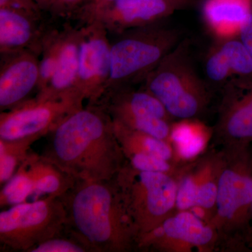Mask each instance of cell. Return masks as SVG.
I'll return each mask as SVG.
<instances>
[{
    "instance_id": "obj_1",
    "label": "cell",
    "mask_w": 252,
    "mask_h": 252,
    "mask_svg": "<svg viewBox=\"0 0 252 252\" xmlns=\"http://www.w3.org/2000/svg\"><path fill=\"white\" fill-rule=\"evenodd\" d=\"M43 155L76 180H112L127 162L114 121L99 103L72 113L51 133Z\"/></svg>"
},
{
    "instance_id": "obj_2",
    "label": "cell",
    "mask_w": 252,
    "mask_h": 252,
    "mask_svg": "<svg viewBox=\"0 0 252 252\" xmlns=\"http://www.w3.org/2000/svg\"><path fill=\"white\" fill-rule=\"evenodd\" d=\"M65 231L90 252L137 251L139 234L115 181L77 180L63 195Z\"/></svg>"
},
{
    "instance_id": "obj_3",
    "label": "cell",
    "mask_w": 252,
    "mask_h": 252,
    "mask_svg": "<svg viewBox=\"0 0 252 252\" xmlns=\"http://www.w3.org/2000/svg\"><path fill=\"white\" fill-rule=\"evenodd\" d=\"M223 149L226 160L219 182L216 211L208 224L216 232L217 252H250L252 146Z\"/></svg>"
},
{
    "instance_id": "obj_4",
    "label": "cell",
    "mask_w": 252,
    "mask_h": 252,
    "mask_svg": "<svg viewBox=\"0 0 252 252\" xmlns=\"http://www.w3.org/2000/svg\"><path fill=\"white\" fill-rule=\"evenodd\" d=\"M142 87L161 102L175 121H203L215 98V91L194 67L185 39L147 76Z\"/></svg>"
},
{
    "instance_id": "obj_5",
    "label": "cell",
    "mask_w": 252,
    "mask_h": 252,
    "mask_svg": "<svg viewBox=\"0 0 252 252\" xmlns=\"http://www.w3.org/2000/svg\"><path fill=\"white\" fill-rule=\"evenodd\" d=\"M116 35L117 39L111 42L110 77L105 93L143 84L147 76L183 39L180 31L162 23Z\"/></svg>"
},
{
    "instance_id": "obj_6",
    "label": "cell",
    "mask_w": 252,
    "mask_h": 252,
    "mask_svg": "<svg viewBox=\"0 0 252 252\" xmlns=\"http://www.w3.org/2000/svg\"><path fill=\"white\" fill-rule=\"evenodd\" d=\"M114 181L139 239L177 211L178 182L175 176L138 170L127 162Z\"/></svg>"
},
{
    "instance_id": "obj_7",
    "label": "cell",
    "mask_w": 252,
    "mask_h": 252,
    "mask_svg": "<svg viewBox=\"0 0 252 252\" xmlns=\"http://www.w3.org/2000/svg\"><path fill=\"white\" fill-rule=\"evenodd\" d=\"M67 213L61 197L47 195L0 213V243L15 252L33 248L65 232Z\"/></svg>"
},
{
    "instance_id": "obj_8",
    "label": "cell",
    "mask_w": 252,
    "mask_h": 252,
    "mask_svg": "<svg viewBox=\"0 0 252 252\" xmlns=\"http://www.w3.org/2000/svg\"><path fill=\"white\" fill-rule=\"evenodd\" d=\"M77 91L58 94H37L0 114V138L16 140L48 135L72 113L84 107Z\"/></svg>"
},
{
    "instance_id": "obj_9",
    "label": "cell",
    "mask_w": 252,
    "mask_h": 252,
    "mask_svg": "<svg viewBox=\"0 0 252 252\" xmlns=\"http://www.w3.org/2000/svg\"><path fill=\"white\" fill-rule=\"evenodd\" d=\"M201 0H117L102 4L86 2L74 18L80 23L97 21L109 34L162 23L175 12L188 9Z\"/></svg>"
},
{
    "instance_id": "obj_10",
    "label": "cell",
    "mask_w": 252,
    "mask_h": 252,
    "mask_svg": "<svg viewBox=\"0 0 252 252\" xmlns=\"http://www.w3.org/2000/svg\"><path fill=\"white\" fill-rule=\"evenodd\" d=\"M224 149L211 145L186 162L177 177V211L190 210L207 223L216 211L219 182L225 166Z\"/></svg>"
},
{
    "instance_id": "obj_11",
    "label": "cell",
    "mask_w": 252,
    "mask_h": 252,
    "mask_svg": "<svg viewBox=\"0 0 252 252\" xmlns=\"http://www.w3.org/2000/svg\"><path fill=\"white\" fill-rule=\"evenodd\" d=\"M102 104L113 120L133 130L170 141L175 119L149 91L135 86L107 91L97 102Z\"/></svg>"
},
{
    "instance_id": "obj_12",
    "label": "cell",
    "mask_w": 252,
    "mask_h": 252,
    "mask_svg": "<svg viewBox=\"0 0 252 252\" xmlns=\"http://www.w3.org/2000/svg\"><path fill=\"white\" fill-rule=\"evenodd\" d=\"M216 232L190 210L176 211L157 228L141 236L137 251L217 252Z\"/></svg>"
},
{
    "instance_id": "obj_13",
    "label": "cell",
    "mask_w": 252,
    "mask_h": 252,
    "mask_svg": "<svg viewBox=\"0 0 252 252\" xmlns=\"http://www.w3.org/2000/svg\"><path fill=\"white\" fill-rule=\"evenodd\" d=\"M211 145L225 149L252 146V81L235 79L220 90Z\"/></svg>"
},
{
    "instance_id": "obj_14",
    "label": "cell",
    "mask_w": 252,
    "mask_h": 252,
    "mask_svg": "<svg viewBox=\"0 0 252 252\" xmlns=\"http://www.w3.org/2000/svg\"><path fill=\"white\" fill-rule=\"evenodd\" d=\"M80 24V56L76 89L88 103H97L105 93L110 77L109 34L97 21Z\"/></svg>"
},
{
    "instance_id": "obj_15",
    "label": "cell",
    "mask_w": 252,
    "mask_h": 252,
    "mask_svg": "<svg viewBox=\"0 0 252 252\" xmlns=\"http://www.w3.org/2000/svg\"><path fill=\"white\" fill-rule=\"evenodd\" d=\"M1 55L0 109L14 108L32 98L39 87L40 56L31 50Z\"/></svg>"
},
{
    "instance_id": "obj_16",
    "label": "cell",
    "mask_w": 252,
    "mask_h": 252,
    "mask_svg": "<svg viewBox=\"0 0 252 252\" xmlns=\"http://www.w3.org/2000/svg\"><path fill=\"white\" fill-rule=\"evenodd\" d=\"M51 26L44 17L0 8V54L31 50L40 56Z\"/></svg>"
},
{
    "instance_id": "obj_17",
    "label": "cell",
    "mask_w": 252,
    "mask_h": 252,
    "mask_svg": "<svg viewBox=\"0 0 252 252\" xmlns=\"http://www.w3.org/2000/svg\"><path fill=\"white\" fill-rule=\"evenodd\" d=\"M252 14V0H204L202 15L207 30L217 41L238 38Z\"/></svg>"
},
{
    "instance_id": "obj_18",
    "label": "cell",
    "mask_w": 252,
    "mask_h": 252,
    "mask_svg": "<svg viewBox=\"0 0 252 252\" xmlns=\"http://www.w3.org/2000/svg\"><path fill=\"white\" fill-rule=\"evenodd\" d=\"M81 41V25L74 27L64 23L54 75L47 89L37 94H58L77 91Z\"/></svg>"
},
{
    "instance_id": "obj_19",
    "label": "cell",
    "mask_w": 252,
    "mask_h": 252,
    "mask_svg": "<svg viewBox=\"0 0 252 252\" xmlns=\"http://www.w3.org/2000/svg\"><path fill=\"white\" fill-rule=\"evenodd\" d=\"M16 171L24 176L33 193L62 197L77 181L49 158L32 152Z\"/></svg>"
},
{
    "instance_id": "obj_20",
    "label": "cell",
    "mask_w": 252,
    "mask_h": 252,
    "mask_svg": "<svg viewBox=\"0 0 252 252\" xmlns=\"http://www.w3.org/2000/svg\"><path fill=\"white\" fill-rule=\"evenodd\" d=\"M114 124L118 140L127 160L134 156L143 155L161 158L176 163L187 162L181 157L172 142L133 130L116 121Z\"/></svg>"
},
{
    "instance_id": "obj_21",
    "label": "cell",
    "mask_w": 252,
    "mask_h": 252,
    "mask_svg": "<svg viewBox=\"0 0 252 252\" xmlns=\"http://www.w3.org/2000/svg\"><path fill=\"white\" fill-rule=\"evenodd\" d=\"M41 136H30L16 140L0 138V184L4 185L31 153V146Z\"/></svg>"
},
{
    "instance_id": "obj_22",
    "label": "cell",
    "mask_w": 252,
    "mask_h": 252,
    "mask_svg": "<svg viewBox=\"0 0 252 252\" xmlns=\"http://www.w3.org/2000/svg\"><path fill=\"white\" fill-rule=\"evenodd\" d=\"M233 78L251 79L252 58L238 38L217 41Z\"/></svg>"
},
{
    "instance_id": "obj_23",
    "label": "cell",
    "mask_w": 252,
    "mask_h": 252,
    "mask_svg": "<svg viewBox=\"0 0 252 252\" xmlns=\"http://www.w3.org/2000/svg\"><path fill=\"white\" fill-rule=\"evenodd\" d=\"M41 11L52 19L72 18L87 0H35Z\"/></svg>"
},
{
    "instance_id": "obj_24",
    "label": "cell",
    "mask_w": 252,
    "mask_h": 252,
    "mask_svg": "<svg viewBox=\"0 0 252 252\" xmlns=\"http://www.w3.org/2000/svg\"><path fill=\"white\" fill-rule=\"evenodd\" d=\"M67 237L63 234L37 245L31 252H90L84 244L68 233Z\"/></svg>"
},
{
    "instance_id": "obj_25",
    "label": "cell",
    "mask_w": 252,
    "mask_h": 252,
    "mask_svg": "<svg viewBox=\"0 0 252 252\" xmlns=\"http://www.w3.org/2000/svg\"><path fill=\"white\" fill-rule=\"evenodd\" d=\"M0 8L16 10L39 17H44V13L41 11L35 0H0Z\"/></svg>"
},
{
    "instance_id": "obj_26",
    "label": "cell",
    "mask_w": 252,
    "mask_h": 252,
    "mask_svg": "<svg viewBox=\"0 0 252 252\" xmlns=\"http://www.w3.org/2000/svg\"><path fill=\"white\" fill-rule=\"evenodd\" d=\"M238 39L243 43L252 58V14L240 30Z\"/></svg>"
},
{
    "instance_id": "obj_27",
    "label": "cell",
    "mask_w": 252,
    "mask_h": 252,
    "mask_svg": "<svg viewBox=\"0 0 252 252\" xmlns=\"http://www.w3.org/2000/svg\"><path fill=\"white\" fill-rule=\"evenodd\" d=\"M117 1V0H89L86 2L94 4H106V3L112 2V1Z\"/></svg>"
},
{
    "instance_id": "obj_28",
    "label": "cell",
    "mask_w": 252,
    "mask_h": 252,
    "mask_svg": "<svg viewBox=\"0 0 252 252\" xmlns=\"http://www.w3.org/2000/svg\"><path fill=\"white\" fill-rule=\"evenodd\" d=\"M249 252H252V219L251 224V230H250V240L248 244Z\"/></svg>"
},
{
    "instance_id": "obj_29",
    "label": "cell",
    "mask_w": 252,
    "mask_h": 252,
    "mask_svg": "<svg viewBox=\"0 0 252 252\" xmlns=\"http://www.w3.org/2000/svg\"><path fill=\"white\" fill-rule=\"evenodd\" d=\"M87 1H89V0H87Z\"/></svg>"
}]
</instances>
